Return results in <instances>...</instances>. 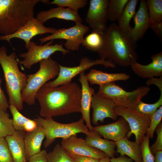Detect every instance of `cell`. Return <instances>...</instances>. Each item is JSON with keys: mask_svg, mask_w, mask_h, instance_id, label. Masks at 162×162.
Here are the masks:
<instances>
[{"mask_svg": "<svg viewBox=\"0 0 162 162\" xmlns=\"http://www.w3.org/2000/svg\"><path fill=\"white\" fill-rule=\"evenodd\" d=\"M25 133L15 130L13 134L5 137L14 162H27L24 141Z\"/></svg>", "mask_w": 162, "mask_h": 162, "instance_id": "22", "label": "cell"}, {"mask_svg": "<svg viewBox=\"0 0 162 162\" xmlns=\"http://www.w3.org/2000/svg\"><path fill=\"white\" fill-rule=\"evenodd\" d=\"M75 23V26L70 28L57 29L54 33L39 39V41L42 44L53 40L64 39L66 40L64 46L67 50L70 51L78 50L84 39V34L89 28L82 23Z\"/></svg>", "mask_w": 162, "mask_h": 162, "instance_id": "11", "label": "cell"}, {"mask_svg": "<svg viewBox=\"0 0 162 162\" xmlns=\"http://www.w3.org/2000/svg\"><path fill=\"white\" fill-rule=\"evenodd\" d=\"M150 90L148 86H141L127 92L115 82H112L99 86L96 94L111 100L116 106L136 110L140 102Z\"/></svg>", "mask_w": 162, "mask_h": 162, "instance_id": "6", "label": "cell"}, {"mask_svg": "<svg viewBox=\"0 0 162 162\" xmlns=\"http://www.w3.org/2000/svg\"><path fill=\"white\" fill-rule=\"evenodd\" d=\"M110 162H133L130 158L124 155L120 156L117 158L113 157L110 158Z\"/></svg>", "mask_w": 162, "mask_h": 162, "instance_id": "43", "label": "cell"}, {"mask_svg": "<svg viewBox=\"0 0 162 162\" xmlns=\"http://www.w3.org/2000/svg\"><path fill=\"white\" fill-rule=\"evenodd\" d=\"M128 1L109 0L107 9L108 19L112 22L118 20Z\"/></svg>", "mask_w": 162, "mask_h": 162, "instance_id": "30", "label": "cell"}, {"mask_svg": "<svg viewBox=\"0 0 162 162\" xmlns=\"http://www.w3.org/2000/svg\"><path fill=\"white\" fill-rule=\"evenodd\" d=\"M79 80L81 85L82 95L81 101L80 112L82 118L86 123V125L90 131L93 130V127L91 123L90 110L91 101L95 90L89 86L84 72L80 74Z\"/></svg>", "mask_w": 162, "mask_h": 162, "instance_id": "19", "label": "cell"}, {"mask_svg": "<svg viewBox=\"0 0 162 162\" xmlns=\"http://www.w3.org/2000/svg\"><path fill=\"white\" fill-rule=\"evenodd\" d=\"M154 162H162V151L156 152L154 154Z\"/></svg>", "mask_w": 162, "mask_h": 162, "instance_id": "44", "label": "cell"}, {"mask_svg": "<svg viewBox=\"0 0 162 162\" xmlns=\"http://www.w3.org/2000/svg\"><path fill=\"white\" fill-rule=\"evenodd\" d=\"M162 118V106H160L151 117V122L146 136L149 138L153 137L155 130L160 123Z\"/></svg>", "mask_w": 162, "mask_h": 162, "instance_id": "36", "label": "cell"}, {"mask_svg": "<svg viewBox=\"0 0 162 162\" xmlns=\"http://www.w3.org/2000/svg\"><path fill=\"white\" fill-rule=\"evenodd\" d=\"M53 43L52 40H51L45 44L39 45L31 41L28 51L19 55L20 57L23 58L19 61L20 63L25 68L30 69L33 64L49 58L56 52H61L64 55L70 52L63 47V44L52 45Z\"/></svg>", "mask_w": 162, "mask_h": 162, "instance_id": "10", "label": "cell"}, {"mask_svg": "<svg viewBox=\"0 0 162 162\" xmlns=\"http://www.w3.org/2000/svg\"><path fill=\"white\" fill-rule=\"evenodd\" d=\"M142 154V162H154V155L150 149L149 138L145 135L140 144Z\"/></svg>", "mask_w": 162, "mask_h": 162, "instance_id": "35", "label": "cell"}, {"mask_svg": "<svg viewBox=\"0 0 162 162\" xmlns=\"http://www.w3.org/2000/svg\"><path fill=\"white\" fill-rule=\"evenodd\" d=\"M9 108L12 116L13 124L15 130L29 132L37 127L38 124L34 119L24 116L14 106L9 105Z\"/></svg>", "mask_w": 162, "mask_h": 162, "instance_id": "27", "label": "cell"}, {"mask_svg": "<svg viewBox=\"0 0 162 162\" xmlns=\"http://www.w3.org/2000/svg\"><path fill=\"white\" fill-rule=\"evenodd\" d=\"M86 76L91 84L99 86L118 81H126L130 78V76L126 73H109L95 69H91Z\"/></svg>", "mask_w": 162, "mask_h": 162, "instance_id": "23", "label": "cell"}, {"mask_svg": "<svg viewBox=\"0 0 162 162\" xmlns=\"http://www.w3.org/2000/svg\"><path fill=\"white\" fill-rule=\"evenodd\" d=\"M34 120L45 130L46 140L44 143L45 148L49 147L57 138L64 139L79 133L86 134L89 131L82 118L68 124L59 123L52 118H44L38 116Z\"/></svg>", "mask_w": 162, "mask_h": 162, "instance_id": "7", "label": "cell"}, {"mask_svg": "<svg viewBox=\"0 0 162 162\" xmlns=\"http://www.w3.org/2000/svg\"><path fill=\"white\" fill-rule=\"evenodd\" d=\"M36 18L43 23L53 18L72 21L75 23H82V22L78 12L68 8L59 6L52 8L47 10L40 11L37 15Z\"/></svg>", "mask_w": 162, "mask_h": 162, "instance_id": "21", "label": "cell"}, {"mask_svg": "<svg viewBox=\"0 0 162 162\" xmlns=\"http://www.w3.org/2000/svg\"><path fill=\"white\" fill-rule=\"evenodd\" d=\"M88 0H54L46 4H56L59 7H67L75 12L85 7L87 4Z\"/></svg>", "mask_w": 162, "mask_h": 162, "instance_id": "34", "label": "cell"}, {"mask_svg": "<svg viewBox=\"0 0 162 162\" xmlns=\"http://www.w3.org/2000/svg\"><path fill=\"white\" fill-rule=\"evenodd\" d=\"M115 142L117 153L120 156L126 155L135 162H142L140 144L129 140L126 136Z\"/></svg>", "mask_w": 162, "mask_h": 162, "instance_id": "26", "label": "cell"}, {"mask_svg": "<svg viewBox=\"0 0 162 162\" xmlns=\"http://www.w3.org/2000/svg\"><path fill=\"white\" fill-rule=\"evenodd\" d=\"M155 131L157 134V138L154 143L150 147L151 152L153 155L156 152L162 151V122L156 127Z\"/></svg>", "mask_w": 162, "mask_h": 162, "instance_id": "38", "label": "cell"}, {"mask_svg": "<svg viewBox=\"0 0 162 162\" xmlns=\"http://www.w3.org/2000/svg\"><path fill=\"white\" fill-rule=\"evenodd\" d=\"M104 33L92 31L85 38L82 45L90 51L98 52L102 49L104 42Z\"/></svg>", "mask_w": 162, "mask_h": 162, "instance_id": "29", "label": "cell"}, {"mask_svg": "<svg viewBox=\"0 0 162 162\" xmlns=\"http://www.w3.org/2000/svg\"><path fill=\"white\" fill-rule=\"evenodd\" d=\"M15 131L12 119L7 111L0 108V139L12 135Z\"/></svg>", "mask_w": 162, "mask_h": 162, "instance_id": "31", "label": "cell"}, {"mask_svg": "<svg viewBox=\"0 0 162 162\" xmlns=\"http://www.w3.org/2000/svg\"><path fill=\"white\" fill-rule=\"evenodd\" d=\"M41 0H0V34H12L33 18Z\"/></svg>", "mask_w": 162, "mask_h": 162, "instance_id": "3", "label": "cell"}, {"mask_svg": "<svg viewBox=\"0 0 162 162\" xmlns=\"http://www.w3.org/2000/svg\"><path fill=\"white\" fill-rule=\"evenodd\" d=\"M116 105L111 100L95 93L91 101L93 109L92 122L98 125V122L103 123L105 118H109L115 121L118 116L114 111Z\"/></svg>", "mask_w": 162, "mask_h": 162, "instance_id": "15", "label": "cell"}, {"mask_svg": "<svg viewBox=\"0 0 162 162\" xmlns=\"http://www.w3.org/2000/svg\"><path fill=\"white\" fill-rule=\"evenodd\" d=\"M139 1L138 0H128L118 20V27L128 34L132 28L130 24V21L136 13V8Z\"/></svg>", "mask_w": 162, "mask_h": 162, "instance_id": "28", "label": "cell"}, {"mask_svg": "<svg viewBox=\"0 0 162 162\" xmlns=\"http://www.w3.org/2000/svg\"><path fill=\"white\" fill-rule=\"evenodd\" d=\"M103 47L98 52L100 59L128 67L137 61L136 42L115 23L107 27L104 32Z\"/></svg>", "mask_w": 162, "mask_h": 162, "instance_id": "2", "label": "cell"}, {"mask_svg": "<svg viewBox=\"0 0 162 162\" xmlns=\"http://www.w3.org/2000/svg\"><path fill=\"white\" fill-rule=\"evenodd\" d=\"M152 62L143 65L137 61L130 65L133 71L140 77L151 79L154 77H162V52L152 55Z\"/></svg>", "mask_w": 162, "mask_h": 162, "instance_id": "18", "label": "cell"}, {"mask_svg": "<svg viewBox=\"0 0 162 162\" xmlns=\"http://www.w3.org/2000/svg\"><path fill=\"white\" fill-rule=\"evenodd\" d=\"M56 30L55 28L45 27L43 23L34 17L14 33L7 35H0V40H6L11 44L10 40L11 39L20 38L24 41L25 47L28 50L31 40L35 36L46 33L52 34Z\"/></svg>", "mask_w": 162, "mask_h": 162, "instance_id": "13", "label": "cell"}, {"mask_svg": "<svg viewBox=\"0 0 162 162\" xmlns=\"http://www.w3.org/2000/svg\"><path fill=\"white\" fill-rule=\"evenodd\" d=\"M39 63L38 70L27 76L26 85L21 92L22 101L28 105L34 104L38 91L48 81L58 76L59 72V64L50 57Z\"/></svg>", "mask_w": 162, "mask_h": 162, "instance_id": "5", "label": "cell"}, {"mask_svg": "<svg viewBox=\"0 0 162 162\" xmlns=\"http://www.w3.org/2000/svg\"><path fill=\"white\" fill-rule=\"evenodd\" d=\"M0 162H14L5 138L0 139Z\"/></svg>", "mask_w": 162, "mask_h": 162, "instance_id": "37", "label": "cell"}, {"mask_svg": "<svg viewBox=\"0 0 162 162\" xmlns=\"http://www.w3.org/2000/svg\"><path fill=\"white\" fill-rule=\"evenodd\" d=\"M146 84L148 86L154 84L159 88L160 92H162V77L159 78L153 77L148 79L146 82Z\"/></svg>", "mask_w": 162, "mask_h": 162, "instance_id": "41", "label": "cell"}, {"mask_svg": "<svg viewBox=\"0 0 162 162\" xmlns=\"http://www.w3.org/2000/svg\"><path fill=\"white\" fill-rule=\"evenodd\" d=\"M48 162H73L70 157L61 144H57L52 150L47 154Z\"/></svg>", "mask_w": 162, "mask_h": 162, "instance_id": "32", "label": "cell"}, {"mask_svg": "<svg viewBox=\"0 0 162 162\" xmlns=\"http://www.w3.org/2000/svg\"><path fill=\"white\" fill-rule=\"evenodd\" d=\"M0 64L4 73L9 104L14 106L19 111L21 110L23 103L21 92L26 85L27 75L19 70L15 52L8 55L4 46L0 47Z\"/></svg>", "mask_w": 162, "mask_h": 162, "instance_id": "4", "label": "cell"}, {"mask_svg": "<svg viewBox=\"0 0 162 162\" xmlns=\"http://www.w3.org/2000/svg\"><path fill=\"white\" fill-rule=\"evenodd\" d=\"M98 162H110V158L109 157L102 158L99 160Z\"/></svg>", "mask_w": 162, "mask_h": 162, "instance_id": "45", "label": "cell"}, {"mask_svg": "<svg viewBox=\"0 0 162 162\" xmlns=\"http://www.w3.org/2000/svg\"><path fill=\"white\" fill-rule=\"evenodd\" d=\"M73 162H98L99 160L94 158L76 156L72 158Z\"/></svg>", "mask_w": 162, "mask_h": 162, "instance_id": "42", "label": "cell"}, {"mask_svg": "<svg viewBox=\"0 0 162 162\" xmlns=\"http://www.w3.org/2000/svg\"><path fill=\"white\" fill-rule=\"evenodd\" d=\"M102 65L106 68H115L116 64L107 60L99 59L94 60L84 56L80 60L79 65L74 67H65L59 64L60 70L57 78L46 83L49 86L55 87L69 84L75 76L94 65Z\"/></svg>", "mask_w": 162, "mask_h": 162, "instance_id": "8", "label": "cell"}, {"mask_svg": "<svg viewBox=\"0 0 162 162\" xmlns=\"http://www.w3.org/2000/svg\"><path fill=\"white\" fill-rule=\"evenodd\" d=\"M47 154L46 149H44L30 157L28 161V162H48Z\"/></svg>", "mask_w": 162, "mask_h": 162, "instance_id": "39", "label": "cell"}, {"mask_svg": "<svg viewBox=\"0 0 162 162\" xmlns=\"http://www.w3.org/2000/svg\"><path fill=\"white\" fill-rule=\"evenodd\" d=\"M114 111L118 116L124 118L128 122L130 131L126 135L128 138L133 134L135 142L139 144L147 132L151 122V117L144 115L136 110L116 106Z\"/></svg>", "mask_w": 162, "mask_h": 162, "instance_id": "9", "label": "cell"}, {"mask_svg": "<svg viewBox=\"0 0 162 162\" xmlns=\"http://www.w3.org/2000/svg\"><path fill=\"white\" fill-rule=\"evenodd\" d=\"M61 145L71 158L81 156L99 160L108 157L102 151L89 146L85 140L78 137L77 135L62 139Z\"/></svg>", "mask_w": 162, "mask_h": 162, "instance_id": "12", "label": "cell"}, {"mask_svg": "<svg viewBox=\"0 0 162 162\" xmlns=\"http://www.w3.org/2000/svg\"><path fill=\"white\" fill-rule=\"evenodd\" d=\"M81 88L76 82L52 87L44 85L38 91L41 117L47 118L80 112Z\"/></svg>", "mask_w": 162, "mask_h": 162, "instance_id": "1", "label": "cell"}, {"mask_svg": "<svg viewBox=\"0 0 162 162\" xmlns=\"http://www.w3.org/2000/svg\"><path fill=\"white\" fill-rule=\"evenodd\" d=\"M2 82V79L0 78V108L3 110L7 111L9 105L7 99L1 87Z\"/></svg>", "mask_w": 162, "mask_h": 162, "instance_id": "40", "label": "cell"}, {"mask_svg": "<svg viewBox=\"0 0 162 162\" xmlns=\"http://www.w3.org/2000/svg\"><path fill=\"white\" fill-rule=\"evenodd\" d=\"M108 0H90L85 20L92 31L102 33L107 27V9Z\"/></svg>", "mask_w": 162, "mask_h": 162, "instance_id": "14", "label": "cell"}, {"mask_svg": "<svg viewBox=\"0 0 162 162\" xmlns=\"http://www.w3.org/2000/svg\"><path fill=\"white\" fill-rule=\"evenodd\" d=\"M85 140L89 146L102 151L110 158L114 157L116 153L115 142L101 138L99 134L94 130H89L86 134Z\"/></svg>", "mask_w": 162, "mask_h": 162, "instance_id": "25", "label": "cell"}, {"mask_svg": "<svg viewBox=\"0 0 162 162\" xmlns=\"http://www.w3.org/2000/svg\"><path fill=\"white\" fill-rule=\"evenodd\" d=\"M134 25L128 34L134 41L142 39L150 28V21L146 1L141 0L137 12L134 17Z\"/></svg>", "mask_w": 162, "mask_h": 162, "instance_id": "17", "label": "cell"}, {"mask_svg": "<svg viewBox=\"0 0 162 162\" xmlns=\"http://www.w3.org/2000/svg\"><path fill=\"white\" fill-rule=\"evenodd\" d=\"M151 28L160 39L162 37V0L146 1Z\"/></svg>", "mask_w": 162, "mask_h": 162, "instance_id": "24", "label": "cell"}, {"mask_svg": "<svg viewBox=\"0 0 162 162\" xmlns=\"http://www.w3.org/2000/svg\"><path fill=\"white\" fill-rule=\"evenodd\" d=\"M45 137L44 129L38 124L33 130L25 133L24 141L27 161L30 157L41 151L42 143Z\"/></svg>", "mask_w": 162, "mask_h": 162, "instance_id": "20", "label": "cell"}, {"mask_svg": "<svg viewBox=\"0 0 162 162\" xmlns=\"http://www.w3.org/2000/svg\"><path fill=\"white\" fill-rule=\"evenodd\" d=\"M93 130L98 132L105 140L116 142L126 136L130 128L126 120L121 117L114 122L93 127Z\"/></svg>", "mask_w": 162, "mask_h": 162, "instance_id": "16", "label": "cell"}, {"mask_svg": "<svg viewBox=\"0 0 162 162\" xmlns=\"http://www.w3.org/2000/svg\"><path fill=\"white\" fill-rule=\"evenodd\" d=\"M158 100L153 104L145 103L140 101L136 108V110L146 116H152L161 106H162V92Z\"/></svg>", "mask_w": 162, "mask_h": 162, "instance_id": "33", "label": "cell"}]
</instances>
